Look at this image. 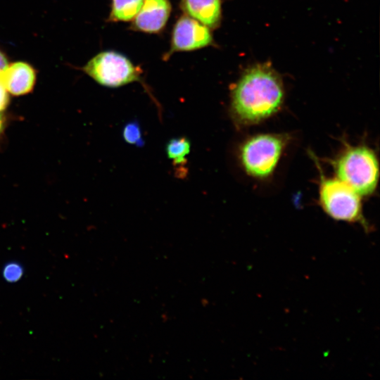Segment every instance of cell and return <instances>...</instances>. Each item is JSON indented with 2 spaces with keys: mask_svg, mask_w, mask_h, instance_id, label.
Returning <instances> with one entry per match:
<instances>
[{
  "mask_svg": "<svg viewBox=\"0 0 380 380\" xmlns=\"http://www.w3.org/2000/svg\"><path fill=\"white\" fill-rule=\"evenodd\" d=\"M24 275L23 265L16 261L6 262L2 269V276L8 283H15L20 281Z\"/></svg>",
  "mask_w": 380,
  "mask_h": 380,
  "instance_id": "12",
  "label": "cell"
},
{
  "mask_svg": "<svg viewBox=\"0 0 380 380\" xmlns=\"http://www.w3.org/2000/svg\"><path fill=\"white\" fill-rule=\"evenodd\" d=\"M8 58L6 54L0 49V73L3 72L8 65Z\"/></svg>",
  "mask_w": 380,
  "mask_h": 380,
  "instance_id": "15",
  "label": "cell"
},
{
  "mask_svg": "<svg viewBox=\"0 0 380 380\" xmlns=\"http://www.w3.org/2000/svg\"><path fill=\"white\" fill-rule=\"evenodd\" d=\"M284 100L277 73L266 65H255L245 71L232 89L231 116L239 127L257 125L275 115Z\"/></svg>",
  "mask_w": 380,
  "mask_h": 380,
  "instance_id": "1",
  "label": "cell"
},
{
  "mask_svg": "<svg viewBox=\"0 0 380 380\" xmlns=\"http://www.w3.org/2000/svg\"><path fill=\"white\" fill-rule=\"evenodd\" d=\"M171 12L169 0H144L142 6L133 20V29L157 33L165 27Z\"/></svg>",
  "mask_w": 380,
  "mask_h": 380,
  "instance_id": "7",
  "label": "cell"
},
{
  "mask_svg": "<svg viewBox=\"0 0 380 380\" xmlns=\"http://www.w3.org/2000/svg\"><path fill=\"white\" fill-rule=\"evenodd\" d=\"M288 134L262 133L247 138L239 158L244 172L256 179H267L275 171L290 141Z\"/></svg>",
  "mask_w": 380,
  "mask_h": 380,
  "instance_id": "4",
  "label": "cell"
},
{
  "mask_svg": "<svg viewBox=\"0 0 380 380\" xmlns=\"http://www.w3.org/2000/svg\"><path fill=\"white\" fill-rule=\"evenodd\" d=\"M9 103V94L0 78V112L5 110Z\"/></svg>",
  "mask_w": 380,
  "mask_h": 380,
  "instance_id": "14",
  "label": "cell"
},
{
  "mask_svg": "<svg viewBox=\"0 0 380 380\" xmlns=\"http://www.w3.org/2000/svg\"><path fill=\"white\" fill-rule=\"evenodd\" d=\"M122 136L128 144L136 146H141L144 144L140 127L136 122H129L125 126Z\"/></svg>",
  "mask_w": 380,
  "mask_h": 380,
  "instance_id": "13",
  "label": "cell"
},
{
  "mask_svg": "<svg viewBox=\"0 0 380 380\" xmlns=\"http://www.w3.org/2000/svg\"><path fill=\"white\" fill-rule=\"evenodd\" d=\"M336 177L341 179L361 197L372 195L376 189L379 168L375 152L365 145H350L331 160Z\"/></svg>",
  "mask_w": 380,
  "mask_h": 380,
  "instance_id": "2",
  "label": "cell"
},
{
  "mask_svg": "<svg viewBox=\"0 0 380 380\" xmlns=\"http://www.w3.org/2000/svg\"><path fill=\"white\" fill-rule=\"evenodd\" d=\"M212 42L213 36L209 27L188 15H184L174 26L168 54L199 49L210 45Z\"/></svg>",
  "mask_w": 380,
  "mask_h": 380,
  "instance_id": "6",
  "label": "cell"
},
{
  "mask_svg": "<svg viewBox=\"0 0 380 380\" xmlns=\"http://www.w3.org/2000/svg\"><path fill=\"white\" fill-rule=\"evenodd\" d=\"M5 128V118L1 112H0V137L2 135Z\"/></svg>",
  "mask_w": 380,
  "mask_h": 380,
  "instance_id": "16",
  "label": "cell"
},
{
  "mask_svg": "<svg viewBox=\"0 0 380 380\" xmlns=\"http://www.w3.org/2000/svg\"><path fill=\"white\" fill-rule=\"evenodd\" d=\"M82 70L94 81L108 87H118L141 80V71L126 56L113 51L96 54Z\"/></svg>",
  "mask_w": 380,
  "mask_h": 380,
  "instance_id": "5",
  "label": "cell"
},
{
  "mask_svg": "<svg viewBox=\"0 0 380 380\" xmlns=\"http://www.w3.org/2000/svg\"><path fill=\"white\" fill-rule=\"evenodd\" d=\"M182 7L188 16L209 28L219 25L221 19L220 0H182Z\"/></svg>",
  "mask_w": 380,
  "mask_h": 380,
  "instance_id": "9",
  "label": "cell"
},
{
  "mask_svg": "<svg viewBox=\"0 0 380 380\" xmlns=\"http://www.w3.org/2000/svg\"><path fill=\"white\" fill-rule=\"evenodd\" d=\"M0 78L7 91L15 96L30 93L36 83L37 74L29 63L18 61L8 64L0 73Z\"/></svg>",
  "mask_w": 380,
  "mask_h": 380,
  "instance_id": "8",
  "label": "cell"
},
{
  "mask_svg": "<svg viewBox=\"0 0 380 380\" xmlns=\"http://www.w3.org/2000/svg\"><path fill=\"white\" fill-rule=\"evenodd\" d=\"M311 155L319 172V203L324 212L337 221L358 223L370 232L372 227L363 215L361 196L337 177L325 176L317 158Z\"/></svg>",
  "mask_w": 380,
  "mask_h": 380,
  "instance_id": "3",
  "label": "cell"
},
{
  "mask_svg": "<svg viewBox=\"0 0 380 380\" xmlns=\"http://www.w3.org/2000/svg\"><path fill=\"white\" fill-rule=\"evenodd\" d=\"M190 150V141L185 137L172 139L166 146L167 157L176 165L184 164Z\"/></svg>",
  "mask_w": 380,
  "mask_h": 380,
  "instance_id": "11",
  "label": "cell"
},
{
  "mask_svg": "<svg viewBox=\"0 0 380 380\" xmlns=\"http://www.w3.org/2000/svg\"><path fill=\"white\" fill-rule=\"evenodd\" d=\"M143 2L144 0H112L109 20L114 22L133 20Z\"/></svg>",
  "mask_w": 380,
  "mask_h": 380,
  "instance_id": "10",
  "label": "cell"
}]
</instances>
